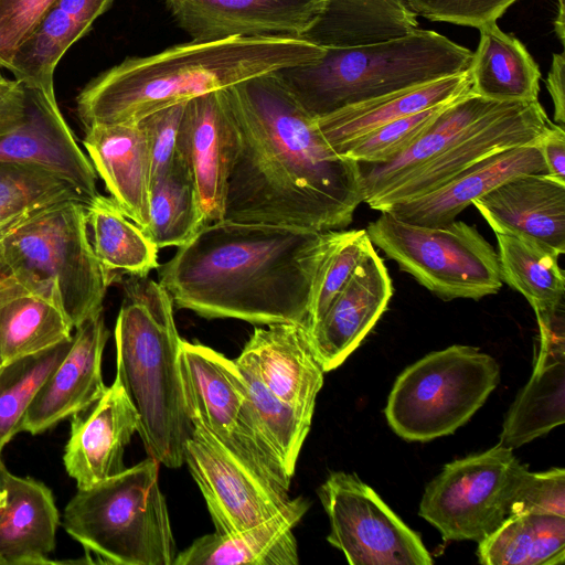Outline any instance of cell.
I'll return each mask as SVG.
<instances>
[{
	"label": "cell",
	"mask_w": 565,
	"mask_h": 565,
	"mask_svg": "<svg viewBox=\"0 0 565 565\" xmlns=\"http://www.w3.org/2000/svg\"><path fill=\"white\" fill-rule=\"evenodd\" d=\"M241 146L224 218L341 231L364 201L360 163L337 153L278 72L224 89Z\"/></svg>",
	"instance_id": "obj_1"
},
{
	"label": "cell",
	"mask_w": 565,
	"mask_h": 565,
	"mask_svg": "<svg viewBox=\"0 0 565 565\" xmlns=\"http://www.w3.org/2000/svg\"><path fill=\"white\" fill-rule=\"evenodd\" d=\"M344 232L212 222L159 265V284L175 308L206 319L308 328L315 292Z\"/></svg>",
	"instance_id": "obj_2"
},
{
	"label": "cell",
	"mask_w": 565,
	"mask_h": 565,
	"mask_svg": "<svg viewBox=\"0 0 565 565\" xmlns=\"http://www.w3.org/2000/svg\"><path fill=\"white\" fill-rule=\"evenodd\" d=\"M324 47L301 36H235L130 56L92 79L76 98L84 129L137 124L162 108L252 77L313 62Z\"/></svg>",
	"instance_id": "obj_3"
},
{
	"label": "cell",
	"mask_w": 565,
	"mask_h": 565,
	"mask_svg": "<svg viewBox=\"0 0 565 565\" xmlns=\"http://www.w3.org/2000/svg\"><path fill=\"white\" fill-rule=\"evenodd\" d=\"M116 326V379L139 415L138 434L149 457L168 468L184 463L192 433L180 374V338L169 292L147 277L122 281Z\"/></svg>",
	"instance_id": "obj_4"
},
{
	"label": "cell",
	"mask_w": 565,
	"mask_h": 565,
	"mask_svg": "<svg viewBox=\"0 0 565 565\" xmlns=\"http://www.w3.org/2000/svg\"><path fill=\"white\" fill-rule=\"evenodd\" d=\"M472 52L415 29L370 44L324 47L313 62L277 71L303 109L319 118L343 107L469 70Z\"/></svg>",
	"instance_id": "obj_5"
},
{
	"label": "cell",
	"mask_w": 565,
	"mask_h": 565,
	"mask_svg": "<svg viewBox=\"0 0 565 565\" xmlns=\"http://www.w3.org/2000/svg\"><path fill=\"white\" fill-rule=\"evenodd\" d=\"M0 276L53 303L73 329L103 312L110 285L90 244L85 204L52 205L3 237Z\"/></svg>",
	"instance_id": "obj_6"
},
{
	"label": "cell",
	"mask_w": 565,
	"mask_h": 565,
	"mask_svg": "<svg viewBox=\"0 0 565 565\" xmlns=\"http://www.w3.org/2000/svg\"><path fill=\"white\" fill-rule=\"evenodd\" d=\"M159 462L151 457L87 489H78L63 514L65 531L102 562L172 565L177 546Z\"/></svg>",
	"instance_id": "obj_7"
},
{
	"label": "cell",
	"mask_w": 565,
	"mask_h": 565,
	"mask_svg": "<svg viewBox=\"0 0 565 565\" xmlns=\"http://www.w3.org/2000/svg\"><path fill=\"white\" fill-rule=\"evenodd\" d=\"M500 381L489 354L468 345L431 352L406 367L388 395L385 416L409 441L452 434L483 405Z\"/></svg>",
	"instance_id": "obj_8"
},
{
	"label": "cell",
	"mask_w": 565,
	"mask_h": 565,
	"mask_svg": "<svg viewBox=\"0 0 565 565\" xmlns=\"http://www.w3.org/2000/svg\"><path fill=\"white\" fill-rule=\"evenodd\" d=\"M365 231L373 245L443 300H478L502 287L497 252L462 221L427 226L381 212Z\"/></svg>",
	"instance_id": "obj_9"
},
{
	"label": "cell",
	"mask_w": 565,
	"mask_h": 565,
	"mask_svg": "<svg viewBox=\"0 0 565 565\" xmlns=\"http://www.w3.org/2000/svg\"><path fill=\"white\" fill-rule=\"evenodd\" d=\"M179 365L191 423L202 424L259 473L289 489L291 477L262 431L234 360L182 340Z\"/></svg>",
	"instance_id": "obj_10"
},
{
	"label": "cell",
	"mask_w": 565,
	"mask_h": 565,
	"mask_svg": "<svg viewBox=\"0 0 565 565\" xmlns=\"http://www.w3.org/2000/svg\"><path fill=\"white\" fill-rule=\"evenodd\" d=\"M523 468L501 444L449 462L427 484L418 513L445 541L480 542L510 515Z\"/></svg>",
	"instance_id": "obj_11"
},
{
	"label": "cell",
	"mask_w": 565,
	"mask_h": 565,
	"mask_svg": "<svg viewBox=\"0 0 565 565\" xmlns=\"http://www.w3.org/2000/svg\"><path fill=\"white\" fill-rule=\"evenodd\" d=\"M318 497L330 521L327 541L350 564H433L420 536L355 473L331 472Z\"/></svg>",
	"instance_id": "obj_12"
},
{
	"label": "cell",
	"mask_w": 565,
	"mask_h": 565,
	"mask_svg": "<svg viewBox=\"0 0 565 565\" xmlns=\"http://www.w3.org/2000/svg\"><path fill=\"white\" fill-rule=\"evenodd\" d=\"M184 444V463L205 500L217 533H233L270 518L289 489L259 473L198 422Z\"/></svg>",
	"instance_id": "obj_13"
},
{
	"label": "cell",
	"mask_w": 565,
	"mask_h": 565,
	"mask_svg": "<svg viewBox=\"0 0 565 565\" xmlns=\"http://www.w3.org/2000/svg\"><path fill=\"white\" fill-rule=\"evenodd\" d=\"M551 124L539 100L507 103L366 204L382 212L394 204L419 198L487 157L514 147L536 145Z\"/></svg>",
	"instance_id": "obj_14"
},
{
	"label": "cell",
	"mask_w": 565,
	"mask_h": 565,
	"mask_svg": "<svg viewBox=\"0 0 565 565\" xmlns=\"http://www.w3.org/2000/svg\"><path fill=\"white\" fill-rule=\"evenodd\" d=\"M0 162L46 171L71 183L89 201L98 194L97 173L56 98L35 88L23 85L21 100L0 115Z\"/></svg>",
	"instance_id": "obj_15"
},
{
	"label": "cell",
	"mask_w": 565,
	"mask_h": 565,
	"mask_svg": "<svg viewBox=\"0 0 565 565\" xmlns=\"http://www.w3.org/2000/svg\"><path fill=\"white\" fill-rule=\"evenodd\" d=\"M241 138L224 89L185 103L177 136V152L190 168L209 223L224 218L230 175Z\"/></svg>",
	"instance_id": "obj_16"
},
{
	"label": "cell",
	"mask_w": 565,
	"mask_h": 565,
	"mask_svg": "<svg viewBox=\"0 0 565 565\" xmlns=\"http://www.w3.org/2000/svg\"><path fill=\"white\" fill-rule=\"evenodd\" d=\"M193 41L235 36L305 38L322 19L328 0H167Z\"/></svg>",
	"instance_id": "obj_17"
},
{
	"label": "cell",
	"mask_w": 565,
	"mask_h": 565,
	"mask_svg": "<svg viewBox=\"0 0 565 565\" xmlns=\"http://www.w3.org/2000/svg\"><path fill=\"white\" fill-rule=\"evenodd\" d=\"M138 429L139 415L115 377L90 408L72 416L63 461L77 488H90L125 470V449Z\"/></svg>",
	"instance_id": "obj_18"
},
{
	"label": "cell",
	"mask_w": 565,
	"mask_h": 565,
	"mask_svg": "<svg viewBox=\"0 0 565 565\" xmlns=\"http://www.w3.org/2000/svg\"><path fill=\"white\" fill-rule=\"evenodd\" d=\"M109 337L103 312L89 317L73 334V344L35 394L21 431L36 435L90 408L106 392L102 358Z\"/></svg>",
	"instance_id": "obj_19"
},
{
	"label": "cell",
	"mask_w": 565,
	"mask_h": 565,
	"mask_svg": "<svg viewBox=\"0 0 565 565\" xmlns=\"http://www.w3.org/2000/svg\"><path fill=\"white\" fill-rule=\"evenodd\" d=\"M472 204L495 234L516 236L556 257L565 253V181L521 174Z\"/></svg>",
	"instance_id": "obj_20"
},
{
	"label": "cell",
	"mask_w": 565,
	"mask_h": 565,
	"mask_svg": "<svg viewBox=\"0 0 565 565\" xmlns=\"http://www.w3.org/2000/svg\"><path fill=\"white\" fill-rule=\"evenodd\" d=\"M237 359L248 364L277 397L312 420L326 372L307 327H255Z\"/></svg>",
	"instance_id": "obj_21"
},
{
	"label": "cell",
	"mask_w": 565,
	"mask_h": 565,
	"mask_svg": "<svg viewBox=\"0 0 565 565\" xmlns=\"http://www.w3.org/2000/svg\"><path fill=\"white\" fill-rule=\"evenodd\" d=\"M392 295L387 268L373 246L309 331L324 372L341 365L360 345L386 310Z\"/></svg>",
	"instance_id": "obj_22"
},
{
	"label": "cell",
	"mask_w": 565,
	"mask_h": 565,
	"mask_svg": "<svg viewBox=\"0 0 565 565\" xmlns=\"http://www.w3.org/2000/svg\"><path fill=\"white\" fill-rule=\"evenodd\" d=\"M84 130L83 145L110 198L146 232L152 181L147 135L138 124L94 125Z\"/></svg>",
	"instance_id": "obj_23"
},
{
	"label": "cell",
	"mask_w": 565,
	"mask_h": 565,
	"mask_svg": "<svg viewBox=\"0 0 565 565\" xmlns=\"http://www.w3.org/2000/svg\"><path fill=\"white\" fill-rule=\"evenodd\" d=\"M529 173H546L537 145L497 152L469 167L438 189L414 200L394 204L382 212L411 224L447 225L475 200L516 175Z\"/></svg>",
	"instance_id": "obj_24"
},
{
	"label": "cell",
	"mask_w": 565,
	"mask_h": 565,
	"mask_svg": "<svg viewBox=\"0 0 565 565\" xmlns=\"http://www.w3.org/2000/svg\"><path fill=\"white\" fill-rule=\"evenodd\" d=\"M310 507L303 497L290 499L260 523L233 533H210L177 553L172 565H297L294 526Z\"/></svg>",
	"instance_id": "obj_25"
},
{
	"label": "cell",
	"mask_w": 565,
	"mask_h": 565,
	"mask_svg": "<svg viewBox=\"0 0 565 565\" xmlns=\"http://www.w3.org/2000/svg\"><path fill=\"white\" fill-rule=\"evenodd\" d=\"M470 89L466 71L343 107L316 118V124L328 145L344 156L358 140L381 126L446 104Z\"/></svg>",
	"instance_id": "obj_26"
},
{
	"label": "cell",
	"mask_w": 565,
	"mask_h": 565,
	"mask_svg": "<svg viewBox=\"0 0 565 565\" xmlns=\"http://www.w3.org/2000/svg\"><path fill=\"white\" fill-rule=\"evenodd\" d=\"M60 524L50 488L32 478L9 473L0 504V564H52Z\"/></svg>",
	"instance_id": "obj_27"
},
{
	"label": "cell",
	"mask_w": 565,
	"mask_h": 565,
	"mask_svg": "<svg viewBox=\"0 0 565 565\" xmlns=\"http://www.w3.org/2000/svg\"><path fill=\"white\" fill-rule=\"evenodd\" d=\"M114 0H56L15 52L8 70L24 86L55 98L54 71L65 52Z\"/></svg>",
	"instance_id": "obj_28"
},
{
	"label": "cell",
	"mask_w": 565,
	"mask_h": 565,
	"mask_svg": "<svg viewBox=\"0 0 565 565\" xmlns=\"http://www.w3.org/2000/svg\"><path fill=\"white\" fill-rule=\"evenodd\" d=\"M507 102L481 97L471 90L450 102L427 129L399 156L380 164L360 163L364 201L373 199L408 172L461 138L476 122Z\"/></svg>",
	"instance_id": "obj_29"
},
{
	"label": "cell",
	"mask_w": 565,
	"mask_h": 565,
	"mask_svg": "<svg viewBox=\"0 0 565 565\" xmlns=\"http://www.w3.org/2000/svg\"><path fill=\"white\" fill-rule=\"evenodd\" d=\"M469 75L471 92L497 102L539 100L541 71L525 46L491 22L480 26Z\"/></svg>",
	"instance_id": "obj_30"
},
{
	"label": "cell",
	"mask_w": 565,
	"mask_h": 565,
	"mask_svg": "<svg viewBox=\"0 0 565 565\" xmlns=\"http://www.w3.org/2000/svg\"><path fill=\"white\" fill-rule=\"evenodd\" d=\"M417 26L407 0H328L322 19L305 38L323 47L352 46L398 38Z\"/></svg>",
	"instance_id": "obj_31"
},
{
	"label": "cell",
	"mask_w": 565,
	"mask_h": 565,
	"mask_svg": "<svg viewBox=\"0 0 565 565\" xmlns=\"http://www.w3.org/2000/svg\"><path fill=\"white\" fill-rule=\"evenodd\" d=\"M85 210L90 244L109 285L125 275L147 277L159 267V248L110 196L98 193Z\"/></svg>",
	"instance_id": "obj_32"
},
{
	"label": "cell",
	"mask_w": 565,
	"mask_h": 565,
	"mask_svg": "<svg viewBox=\"0 0 565 565\" xmlns=\"http://www.w3.org/2000/svg\"><path fill=\"white\" fill-rule=\"evenodd\" d=\"M477 556L484 565H562L565 562V516L509 515L478 542Z\"/></svg>",
	"instance_id": "obj_33"
},
{
	"label": "cell",
	"mask_w": 565,
	"mask_h": 565,
	"mask_svg": "<svg viewBox=\"0 0 565 565\" xmlns=\"http://www.w3.org/2000/svg\"><path fill=\"white\" fill-rule=\"evenodd\" d=\"M149 215L145 234L158 248L184 245L207 224L192 172L178 152L152 179Z\"/></svg>",
	"instance_id": "obj_34"
},
{
	"label": "cell",
	"mask_w": 565,
	"mask_h": 565,
	"mask_svg": "<svg viewBox=\"0 0 565 565\" xmlns=\"http://www.w3.org/2000/svg\"><path fill=\"white\" fill-rule=\"evenodd\" d=\"M495 235L501 279L525 297L536 319L565 309V276L558 257L516 236Z\"/></svg>",
	"instance_id": "obj_35"
},
{
	"label": "cell",
	"mask_w": 565,
	"mask_h": 565,
	"mask_svg": "<svg viewBox=\"0 0 565 565\" xmlns=\"http://www.w3.org/2000/svg\"><path fill=\"white\" fill-rule=\"evenodd\" d=\"M565 422V360L533 370L503 422L500 441L514 449Z\"/></svg>",
	"instance_id": "obj_36"
},
{
	"label": "cell",
	"mask_w": 565,
	"mask_h": 565,
	"mask_svg": "<svg viewBox=\"0 0 565 565\" xmlns=\"http://www.w3.org/2000/svg\"><path fill=\"white\" fill-rule=\"evenodd\" d=\"M73 327L53 303L31 294L0 306V354L3 362L36 353L70 339Z\"/></svg>",
	"instance_id": "obj_37"
},
{
	"label": "cell",
	"mask_w": 565,
	"mask_h": 565,
	"mask_svg": "<svg viewBox=\"0 0 565 565\" xmlns=\"http://www.w3.org/2000/svg\"><path fill=\"white\" fill-rule=\"evenodd\" d=\"M89 200L71 183L41 169L0 162V241L57 203Z\"/></svg>",
	"instance_id": "obj_38"
},
{
	"label": "cell",
	"mask_w": 565,
	"mask_h": 565,
	"mask_svg": "<svg viewBox=\"0 0 565 565\" xmlns=\"http://www.w3.org/2000/svg\"><path fill=\"white\" fill-rule=\"evenodd\" d=\"M73 344V335L36 353L3 362L0 366V450L21 431L22 420L35 394L60 365Z\"/></svg>",
	"instance_id": "obj_39"
},
{
	"label": "cell",
	"mask_w": 565,
	"mask_h": 565,
	"mask_svg": "<svg viewBox=\"0 0 565 565\" xmlns=\"http://www.w3.org/2000/svg\"><path fill=\"white\" fill-rule=\"evenodd\" d=\"M234 362L242 373L248 399L264 436L287 475L292 478L311 419L277 397L248 364L237 358Z\"/></svg>",
	"instance_id": "obj_40"
},
{
	"label": "cell",
	"mask_w": 565,
	"mask_h": 565,
	"mask_svg": "<svg viewBox=\"0 0 565 565\" xmlns=\"http://www.w3.org/2000/svg\"><path fill=\"white\" fill-rule=\"evenodd\" d=\"M450 102L381 126L358 140L344 156L359 163L372 164L396 158L427 129Z\"/></svg>",
	"instance_id": "obj_41"
},
{
	"label": "cell",
	"mask_w": 565,
	"mask_h": 565,
	"mask_svg": "<svg viewBox=\"0 0 565 565\" xmlns=\"http://www.w3.org/2000/svg\"><path fill=\"white\" fill-rule=\"evenodd\" d=\"M371 247L373 244L365 230L344 232L328 260L315 292L308 319L309 331L323 317Z\"/></svg>",
	"instance_id": "obj_42"
},
{
	"label": "cell",
	"mask_w": 565,
	"mask_h": 565,
	"mask_svg": "<svg viewBox=\"0 0 565 565\" xmlns=\"http://www.w3.org/2000/svg\"><path fill=\"white\" fill-rule=\"evenodd\" d=\"M544 513L565 516V470L531 472L525 467L514 490L510 515Z\"/></svg>",
	"instance_id": "obj_43"
},
{
	"label": "cell",
	"mask_w": 565,
	"mask_h": 565,
	"mask_svg": "<svg viewBox=\"0 0 565 565\" xmlns=\"http://www.w3.org/2000/svg\"><path fill=\"white\" fill-rule=\"evenodd\" d=\"M518 0H407L416 15L479 29L497 22Z\"/></svg>",
	"instance_id": "obj_44"
},
{
	"label": "cell",
	"mask_w": 565,
	"mask_h": 565,
	"mask_svg": "<svg viewBox=\"0 0 565 565\" xmlns=\"http://www.w3.org/2000/svg\"><path fill=\"white\" fill-rule=\"evenodd\" d=\"M55 1L0 0V67L8 70L18 49Z\"/></svg>",
	"instance_id": "obj_45"
},
{
	"label": "cell",
	"mask_w": 565,
	"mask_h": 565,
	"mask_svg": "<svg viewBox=\"0 0 565 565\" xmlns=\"http://www.w3.org/2000/svg\"><path fill=\"white\" fill-rule=\"evenodd\" d=\"M185 103L157 110L137 122L149 140L152 179L163 171L177 154V136Z\"/></svg>",
	"instance_id": "obj_46"
},
{
	"label": "cell",
	"mask_w": 565,
	"mask_h": 565,
	"mask_svg": "<svg viewBox=\"0 0 565 565\" xmlns=\"http://www.w3.org/2000/svg\"><path fill=\"white\" fill-rule=\"evenodd\" d=\"M541 150L546 173L557 180L565 181V129L551 124L536 143Z\"/></svg>",
	"instance_id": "obj_47"
},
{
	"label": "cell",
	"mask_w": 565,
	"mask_h": 565,
	"mask_svg": "<svg viewBox=\"0 0 565 565\" xmlns=\"http://www.w3.org/2000/svg\"><path fill=\"white\" fill-rule=\"evenodd\" d=\"M564 54H553L552 65L546 79V87L554 105V120L556 125H565V94H564Z\"/></svg>",
	"instance_id": "obj_48"
},
{
	"label": "cell",
	"mask_w": 565,
	"mask_h": 565,
	"mask_svg": "<svg viewBox=\"0 0 565 565\" xmlns=\"http://www.w3.org/2000/svg\"><path fill=\"white\" fill-rule=\"evenodd\" d=\"M23 96V85L17 79H8L0 73V115L18 104Z\"/></svg>",
	"instance_id": "obj_49"
},
{
	"label": "cell",
	"mask_w": 565,
	"mask_h": 565,
	"mask_svg": "<svg viewBox=\"0 0 565 565\" xmlns=\"http://www.w3.org/2000/svg\"><path fill=\"white\" fill-rule=\"evenodd\" d=\"M23 294L29 292L17 281L11 278L0 276V306L6 301Z\"/></svg>",
	"instance_id": "obj_50"
},
{
	"label": "cell",
	"mask_w": 565,
	"mask_h": 565,
	"mask_svg": "<svg viewBox=\"0 0 565 565\" xmlns=\"http://www.w3.org/2000/svg\"><path fill=\"white\" fill-rule=\"evenodd\" d=\"M558 2V12L556 14V20L554 22L555 32L562 43H564V26H565V6L564 0H557Z\"/></svg>",
	"instance_id": "obj_51"
},
{
	"label": "cell",
	"mask_w": 565,
	"mask_h": 565,
	"mask_svg": "<svg viewBox=\"0 0 565 565\" xmlns=\"http://www.w3.org/2000/svg\"><path fill=\"white\" fill-rule=\"evenodd\" d=\"M9 471L7 470L2 457H1V450H0V504L4 501L6 498V490H7V480L9 476Z\"/></svg>",
	"instance_id": "obj_52"
},
{
	"label": "cell",
	"mask_w": 565,
	"mask_h": 565,
	"mask_svg": "<svg viewBox=\"0 0 565 565\" xmlns=\"http://www.w3.org/2000/svg\"><path fill=\"white\" fill-rule=\"evenodd\" d=\"M2 363H3V359H2V356L0 354V366L2 365Z\"/></svg>",
	"instance_id": "obj_53"
}]
</instances>
